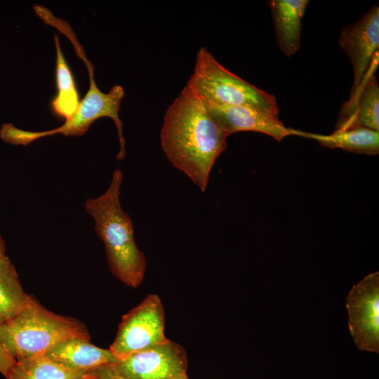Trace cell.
I'll return each instance as SVG.
<instances>
[{
	"label": "cell",
	"mask_w": 379,
	"mask_h": 379,
	"mask_svg": "<svg viewBox=\"0 0 379 379\" xmlns=\"http://www.w3.org/2000/svg\"><path fill=\"white\" fill-rule=\"evenodd\" d=\"M348 328L358 350L379 353V272L368 274L346 299Z\"/></svg>",
	"instance_id": "cell-8"
},
{
	"label": "cell",
	"mask_w": 379,
	"mask_h": 379,
	"mask_svg": "<svg viewBox=\"0 0 379 379\" xmlns=\"http://www.w3.org/2000/svg\"><path fill=\"white\" fill-rule=\"evenodd\" d=\"M59 32L71 41L76 54L84 62L89 77V88L81 100L76 113L65 123L55 128L40 132L20 129L11 123L4 124L0 129V138L6 143L14 145H27L32 142L48 135L62 134L67 136H79L87 132L91 125L98 119L109 117L116 126L119 142L117 160L126 156V141L123 133V124L119 116L121 102L124 96V88L120 85L112 86L107 93L102 92L94 79V67L87 58L82 46L68 23L62 25Z\"/></svg>",
	"instance_id": "cell-3"
},
{
	"label": "cell",
	"mask_w": 379,
	"mask_h": 379,
	"mask_svg": "<svg viewBox=\"0 0 379 379\" xmlns=\"http://www.w3.org/2000/svg\"><path fill=\"white\" fill-rule=\"evenodd\" d=\"M308 3L307 0L268 1L275 28L276 42L287 57L299 49L302 18Z\"/></svg>",
	"instance_id": "cell-13"
},
{
	"label": "cell",
	"mask_w": 379,
	"mask_h": 379,
	"mask_svg": "<svg viewBox=\"0 0 379 379\" xmlns=\"http://www.w3.org/2000/svg\"><path fill=\"white\" fill-rule=\"evenodd\" d=\"M95 379H119V378H112V377H98V378H95ZM168 379H190V378L187 375L182 377L175 378H168Z\"/></svg>",
	"instance_id": "cell-20"
},
{
	"label": "cell",
	"mask_w": 379,
	"mask_h": 379,
	"mask_svg": "<svg viewBox=\"0 0 379 379\" xmlns=\"http://www.w3.org/2000/svg\"><path fill=\"white\" fill-rule=\"evenodd\" d=\"M56 51V84L58 92L51 102V109L58 117L65 121L70 119L77 111L79 99L76 83L72 72L60 48L59 38L54 36Z\"/></svg>",
	"instance_id": "cell-15"
},
{
	"label": "cell",
	"mask_w": 379,
	"mask_h": 379,
	"mask_svg": "<svg viewBox=\"0 0 379 379\" xmlns=\"http://www.w3.org/2000/svg\"><path fill=\"white\" fill-rule=\"evenodd\" d=\"M15 360L8 353L0 343V373L8 379L15 365Z\"/></svg>",
	"instance_id": "cell-18"
},
{
	"label": "cell",
	"mask_w": 379,
	"mask_h": 379,
	"mask_svg": "<svg viewBox=\"0 0 379 379\" xmlns=\"http://www.w3.org/2000/svg\"><path fill=\"white\" fill-rule=\"evenodd\" d=\"M72 338L90 340L86 326L77 319L52 312L32 295L16 316L0 325V343L15 361L46 354Z\"/></svg>",
	"instance_id": "cell-4"
},
{
	"label": "cell",
	"mask_w": 379,
	"mask_h": 379,
	"mask_svg": "<svg viewBox=\"0 0 379 379\" xmlns=\"http://www.w3.org/2000/svg\"><path fill=\"white\" fill-rule=\"evenodd\" d=\"M361 127L379 132V86L369 70L354 95L344 105L335 131Z\"/></svg>",
	"instance_id": "cell-11"
},
{
	"label": "cell",
	"mask_w": 379,
	"mask_h": 379,
	"mask_svg": "<svg viewBox=\"0 0 379 379\" xmlns=\"http://www.w3.org/2000/svg\"><path fill=\"white\" fill-rule=\"evenodd\" d=\"M15 268L6 255L0 258V325L16 316L28 303Z\"/></svg>",
	"instance_id": "cell-16"
},
{
	"label": "cell",
	"mask_w": 379,
	"mask_h": 379,
	"mask_svg": "<svg viewBox=\"0 0 379 379\" xmlns=\"http://www.w3.org/2000/svg\"><path fill=\"white\" fill-rule=\"evenodd\" d=\"M45 355L64 367L84 373L118 359L109 349L100 348L90 340L77 338L63 340Z\"/></svg>",
	"instance_id": "cell-12"
},
{
	"label": "cell",
	"mask_w": 379,
	"mask_h": 379,
	"mask_svg": "<svg viewBox=\"0 0 379 379\" xmlns=\"http://www.w3.org/2000/svg\"><path fill=\"white\" fill-rule=\"evenodd\" d=\"M186 86L206 105L247 107L278 117L273 95L232 73L205 47L197 53L194 72Z\"/></svg>",
	"instance_id": "cell-5"
},
{
	"label": "cell",
	"mask_w": 379,
	"mask_h": 379,
	"mask_svg": "<svg viewBox=\"0 0 379 379\" xmlns=\"http://www.w3.org/2000/svg\"><path fill=\"white\" fill-rule=\"evenodd\" d=\"M164 330L162 302L157 294H149L122 317L109 349L118 359H122L168 341Z\"/></svg>",
	"instance_id": "cell-7"
},
{
	"label": "cell",
	"mask_w": 379,
	"mask_h": 379,
	"mask_svg": "<svg viewBox=\"0 0 379 379\" xmlns=\"http://www.w3.org/2000/svg\"><path fill=\"white\" fill-rule=\"evenodd\" d=\"M5 255V245L0 236V258Z\"/></svg>",
	"instance_id": "cell-19"
},
{
	"label": "cell",
	"mask_w": 379,
	"mask_h": 379,
	"mask_svg": "<svg viewBox=\"0 0 379 379\" xmlns=\"http://www.w3.org/2000/svg\"><path fill=\"white\" fill-rule=\"evenodd\" d=\"M227 137L201 100L185 86L166 111L160 143L170 163L205 192L211 171L227 147Z\"/></svg>",
	"instance_id": "cell-1"
},
{
	"label": "cell",
	"mask_w": 379,
	"mask_h": 379,
	"mask_svg": "<svg viewBox=\"0 0 379 379\" xmlns=\"http://www.w3.org/2000/svg\"><path fill=\"white\" fill-rule=\"evenodd\" d=\"M339 45L347 53L353 68L354 79L350 91L353 97L365 78L379 47V8L371 7L357 21L345 27Z\"/></svg>",
	"instance_id": "cell-9"
},
{
	"label": "cell",
	"mask_w": 379,
	"mask_h": 379,
	"mask_svg": "<svg viewBox=\"0 0 379 379\" xmlns=\"http://www.w3.org/2000/svg\"><path fill=\"white\" fill-rule=\"evenodd\" d=\"M8 379H91L88 373L69 369L45 354L16 361Z\"/></svg>",
	"instance_id": "cell-17"
},
{
	"label": "cell",
	"mask_w": 379,
	"mask_h": 379,
	"mask_svg": "<svg viewBox=\"0 0 379 379\" xmlns=\"http://www.w3.org/2000/svg\"><path fill=\"white\" fill-rule=\"evenodd\" d=\"M204 105L212 119L227 136L240 131H254L281 141L286 136H300L301 133V131L286 127L278 117L251 107Z\"/></svg>",
	"instance_id": "cell-10"
},
{
	"label": "cell",
	"mask_w": 379,
	"mask_h": 379,
	"mask_svg": "<svg viewBox=\"0 0 379 379\" xmlns=\"http://www.w3.org/2000/svg\"><path fill=\"white\" fill-rule=\"evenodd\" d=\"M187 354L180 344L164 343L133 353L88 372L91 379L112 377L119 379H168L187 375Z\"/></svg>",
	"instance_id": "cell-6"
},
{
	"label": "cell",
	"mask_w": 379,
	"mask_h": 379,
	"mask_svg": "<svg viewBox=\"0 0 379 379\" xmlns=\"http://www.w3.org/2000/svg\"><path fill=\"white\" fill-rule=\"evenodd\" d=\"M300 136L315 140L321 145L328 148H340L367 155H377L379 153V132L366 128L335 131L331 135L301 131Z\"/></svg>",
	"instance_id": "cell-14"
},
{
	"label": "cell",
	"mask_w": 379,
	"mask_h": 379,
	"mask_svg": "<svg viewBox=\"0 0 379 379\" xmlns=\"http://www.w3.org/2000/svg\"><path fill=\"white\" fill-rule=\"evenodd\" d=\"M122 172L114 171L107 191L85 201L86 212L95 221V230L102 241L112 273L126 285L137 288L146 271V258L135 241L132 221L119 201Z\"/></svg>",
	"instance_id": "cell-2"
}]
</instances>
